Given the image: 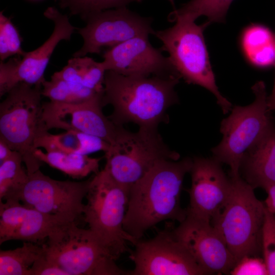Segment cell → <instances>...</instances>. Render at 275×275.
I'll list each match as a JSON object with an SVG mask.
<instances>
[{
	"instance_id": "26",
	"label": "cell",
	"mask_w": 275,
	"mask_h": 275,
	"mask_svg": "<svg viewBox=\"0 0 275 275\" xmlns=\"http://www.w3.org/2000/svg\"><path fill=\"white\" fill-rule=\"evenodd\" d=\"M42 96L49 101L62 103H78L103 93H98L81 85L70 82L52 75L42 85Z\"/></svg>"
},
{
	"instance_id": "19",
	"label": "cell",
	"mask_w": 275,
	"mask_h": 275,
	"mask_svg": "<svg viewBox=\"0 0 275 275\" xmlns=\"http://www.w3.org/2000/svg\"><path fill=\"white\" fill-rule=\"evenodd\" d=\"M110 145L98 136L73 130H66L57 134L47 131L36 140L35 147L36 149L42 148L46 152L89 155L98 151L105 153Z\"/></svg>"
},
{
	"instance_id": "16",
	"label": "cell",
	"mask_w": 275,
	"mask_h": 275,
	"mask_svg": "<svg viewBox=\"0 0 275 275\" xmlns=\"http://www.w3.org/2000/svg\"><path fill=\"white\" fill-rule=\"evenodd\" d=\"M221 164L213 157L193 159L187 214L211 222L222 209L230 194L231 180Z\"/></svg>"
},
{
	"instance_id": "7",
	"label": "cell",
	"mask_w": 275,
	"mask_h": 275,
	"mask_svg": "<svg viewBox=\"0 0 275 275\" xmlns=\"http://www.w3.org/2000/svg\"><path fill=\"white\" fill-rule=\"evenodd\" d=\"M252 89L254 101L246 106H234L221 122V142L211 150L214 158L229 166L232 177L240 176L241 161L246 152L274 125L264 82L258 81Z\"/></svg>"
},
{
	"instance_id": "25",
	"label": "cell",
	"mask_w": 275,
	"mask_h": 275,
	"mask_svg": "<svg viewBox=\"0 0 275 275\" xmlns=\"http://www.w3.org/2000/svg\"><path fill=\"white\" fill-rule=\"evenodd\" d=\"M21 155L15 151L13 155L0 165V202L15 200L29 179L22 167Z\"/></svg>"
},
{
	"instance_id": "21",
	"label": "cell",
	"mask_w": 275,
	"mask_h": 275,
	"mask_svg": "<svg viewBox=\"0 0 275 275\" xmlns=\"http://www.w3.org/2000/svg\"><path fill=\"white\" fill-rule=\"evenodd\" d=\"M34 155L42 163L74 179H81L91 174L98 173L99 162L101 159V158L77 153L44 152L40 148L35 150Z\"/></svg>"
},
{
	"instance_id": "14",
	"label": "cell",
	"mask_w": 275,
	"mask_h": 275,
	"mask_svg": "<svg viewBox=\"0 0 275 275\" xmlns=\"http://www.w3.org/2000/svg\"><path fill=\"white\" fill-rule=\"evenodd\" d=\"M103 95L78 103L43 102V119L47 129L76 131L98 136L112 145L123 126L103 113Z\"/></svg>"
},
{
	"instance_id": "37",
	"label": "cell",
	"mask_w": 275,
	"mask_h": 275,
	"mask_svg": "<svg viewBox=\"0 0 275 275\" xmlns=\"http://www.w3.org/2000/svg\"><path fill=\"white\" fill-rule=\"evenodd\" d=\"M169 2L171 4L173 7L175 8V3H174V0H168Z\"/></svg>"
},
{
	"instance_id": "8",
	"label": "cell",
	"mask_w": 275,
	"mask_h": 275,
	"mask_svg": "<svg viewBox=\"0 0 275 275\" xmlns=\"http://www.w3.org/2000/svg\"><path fill=\"white\" fill-rule=\"evenodd\" d=\"M104 157V169L129 190L157 162L178 160L180 155L166 144L157 128L139 127L131 132L122 127Z\"/></svg>"
},
{
	"instance_id": "2",
	"label": "cell",
	"mask_w": 275,
	"mask_h": 275,
	"mask_svg": "<svg viewBox=\"0 0 275 275\" xmlns=\"http://www.w3.org/2000/svg\"><path fill=\"white\" fill-rule=\"evenodd\" d=\"M180 78L179 74L132 76L106 71L102 102L113 108L108 117L118 126L157 128L169 121L167 111L179 101L175 88Z\"/></svg>"
},
{
	"instance_id": "38",
	"label": "cell",
	"mask_w": 275,
	"mask_h": 275,
	"mask_svg": "<svg viewBox=\"0 0 275 275\" xmlns=\"http://www.w3.org/2000/svg\"><path fill=\"white\" fill-rule=\"evenodd\" d=\"M274 111H275V108H274Z\"/></svg>"
},
{
	"instance_id": "32",
	"label": "cell",
	"mask_w": 275,
	"mask_h": 275,
	"mask_svg": "<svg viewBox=\"0 0 275 275\" xmlns=\"http://www.w3.org/2000/svg\"><path fill=\"white\" fill-rule=\"evenodd\" d=\"M232 275H268L263 258L257 256H248L239 259L231 270Z\"/></svg>"
},
{
	"instance_id": "3",
	"label": "cell",
	"mask_w": 275,
	"mask_h": 275,
	"mask_svg": "<svg viewBox=\"0 0 275 275\" xmlns=\"http://www.w3.org/2000/svg\"><path fill=\"white\" fill-rule=\"evenodd\" d=\"M128 193L103 169L91 179L84 206L88 229L116 261L131 252L127 242L134 245L136 241L123 228Z\"/></svg>"
},
{
	"instance_id": "1",
	"label": "cell",
	"mask_w": 275,
	"mask_h": 275,
	"mask_svg": "<svg viewBox=\"0 0 275 275\" xmlns=\"http://www.w3.org/2000/svg\"><path fill=\"white\" fill-rule=\"evenodd\" d=\"M193 159H164L157 162L129 189L123 222L124 230L136 240L161 222L180 223L186 215L181 206L183 181Z\"/></svg>"
},
{
	"instance_id": "4",
	"label": "cell",
	"mask_w": 275,
	"mask_h": 275,
	"mask_svg": "<svg viewBox=\"0 0 275 275\" xmlns=\"http://www.w3.org/2000/svg\"><path fill=\"white\" fill-rule=\"evenodd\" d=\"M42 86L19 83L0 103V139L22 156L28 175L42 164L34 155L36 140L49 130L43 119Z\"/></svg>"
},
{
	"instance_id": "36",
	"label": "cell",
	"mask_w": 275,
	"mask_h": 275,
	"mask_svg": "<svg viewBox=\"0 0 275 275\" xmlns=\"http://www.w3.org/2000/svg\"><path fill=\"white\" fill-rule=\"evenodd\" d=\"M267 101L269 110L270 111H273L275 108V79L271 93L268 96Z\"/></svg>"
},
{
	"instance_id": "30",
	"label": "cell",
	"mask_w": 275,
	"mask_h": 275,
	"mask_svg": "<svg viewBox=\"0 0 275 275\" xmlns=\"http://www.w3.org/2000/svg\"><path fill=\"white\" fill-rule=\"evenodd\" d=\"M261 250L268 275H275V214L265 207L261 233Z\"/></svg>"
},
{
	"instance_id": "9",
	"label": "cell",
	"mask_w": 275,
	"mask_h": 275,
	"mask_svg": "<svg viewBox=\"0 0 275 275\" xmlns=\"http://www.w3.org/2000/svg\"><path fill=\"white\" fill-rule=\"evenodd\" d=\"M46 256L68 275H126L89 229L76 221L59 226L43 244Z\"/></svg>"
},
{
	"instance_id": "6",
	"label": "cell",
	"mask_w": 275,
	"mask_h": 275,
	"mask_svg": "<svg viewBox=\"0 0 275 275\" xmlns=\"http://www.w3.org/2000/svg\"><path fill=\"white\" fill-rule=\"evenodd\" d=\"M172 27L155 31L162 43L160 48L169 54L172 65L186 82L200 86L212 93L224 114L231 111L232 104L220 93L209 61L203 32L209 25L195 21H175Z\"/></svg>"
},
{
	"instance_id": "31",
	"label": "cell",
	"mask_w": 275,
	"mask_h": 275,
	"mask_svg": "<svg viewBox=\"0 0 275 275\" xmlns=\"http://www.w3.org/2000/svg\"><path fill=\"white\" fill-rule=\"evenodd\" d=\"M274 42L270 31L259 25L248 29L242 37L243 49L250 60Z\"/></svg>"
},
{
	"instance_id": "17",
	"label": "cell",
	"mask_w": 275,
	"mask_h": 275,
	"mask_svg": "<svg viewBox=\"0 0 275 275\" xmlns=\"http://www.w3.org/2000/svg\"><path fill=\"white\" fill-rule=\"evenodd\" d=\"M148 37H135L106 48L102 62L105 70L132 76L179 74L168 57L154 47Z\"/></svg>"
},
{
	"instance_id": "33",
	"label": "cell",
	"mask_w": 275,
	"mask_h": 275,
	"mask_svg": "<svg viewBox=\"0 0 275 275\" xmlns=\"http://www.w3.org/2000/svg\"><path fill=\"white\" fill-rule=\"evenodd\" d=\"M29 275H68L57 263L44 254L31 267Z\"/></svg>"
},
{
	"instance_id": "15",
	"label": "cell",
	"mask_w": 275,
	"mask_h": 275,
	"mask_svg": "<svg viewBox=\"0 0 275 275\" xmlns=\"http://www.w3.org/2000/svg\"><path fill=\"white\" fill-rule=\"evenodd\" d=\"M173 231L208 274H229L237 262L210 221L187 214Z\"/></svg>"
},
{
	"instance_id": "24",
	"label": "cell",
	"mask_w": 275,
	"mask_h": 275,
	"mask_svg": "<svg viewBox=\"0 0 275 275\" xmlns=\"http://www.w3.org/2000/svg\"><path fill=\"white\" fill-rule=\"evenodd\" d=\"M44 252L43 244L27 241L13 250H1L0 275H29L31 267Z\"/></svg>"
},
{
	"instance_id": "35",
	"label": "cell",
	"mask_w": 275,
	"mask_h": 275,
	"mask_svg": "<svg viewBox=\"0 0 275 275\" xmlns=\"http://www.w3.org/2000/svg\"><path fill=\"white\" fill-rule=\"evenodd\" d=\"M15 151L12 150L2 139H0V161L1 163L11 157Z\"/></svg>"
},
{
	"instance_id": "27",
	"label": "cell",
	"mask_w": 275,
	"mask_h": 275,
	"mask_svg": "<svg viewBox=\"0 0 275 275\" xmlns=\"http://www.w3.org/2000/svg\"><path fill=\"white\" fill-rule=\"evenodd\" d=\"M28 206L15 200L0 202V244L10 238L21 224L29 209Z\"/></svg>"
},
{
	"instance_id": "34",
	"label": "cell",
	"mask_w": 275,
	"mask_h": 275,
	"mask_svg": "<svg viewBox=\"0 0 275 275\" xmlns=\"http://www.w3.org/2000/svg\"><path fill=\"white\" fill-rule=\"evenodd\" d=\"M267 194L264 204L266 209L270 212L275 214V184L265 189Z\"/></svg>"
},
{
	"instance_id": "28",
	"label": "cell",
	"mask_w": 275,
	"mask_h": 275,
	"mask_svg": "<svg viewBox=\"0 0 275 275\" xmlns=\"http://www.w3.org/2000/svg\"><path fill=\"white\" fill-rule=\"evenodd\" d=\"M144 0H60L61 8L67 9L71 15L85 20L89 15L103 10L127 7L130 3Z\"/></svg>"
},
{
	"instance_id": "22",
	"label": "cell",
	"mask_w": 275,
	"mask_h": 275,
	"mask_svg": "<svg viewBox=\"0 0 275 275\" xmlns=\"http://www.w3.org/2000/svg\"><path fill=\"white\" fill-rule=\"evenodd\" d=\"M70 222L55 215L29 208L22 222L10 240H18L38 243L48 238L59 226Z\"/></svg>"
},
{
	"instance_id": "12",
	"label": "cell",
	"mask_w": 275,
	"mask_h": 275,
	"mask_svg": "<svg viewBox=\"0 0 275 275\" xmlns=\"http://www.w3.org/2000/svg\"><path fill=\"white\" fill-rule=\"evenodd\" d=\"M90 180H57L39 170L29 175L27 182L15 200L41 212L77 221L82 215L83 200Z\"/></svg>"
},
{
	"instance_id": "20",
	"label": "cell",
	"mask_w": 275,
	"mask_h": 275,
	"mask_svg": "<svg viewBox=\"0 0 275 275\" xmlns=\"http://www.w3.org/2000/svg\"><path fill=\"white\" fill-rule=\"evenodd\" d=\"M106 70L103 63L84 56L73 57L52 75L65 81L79 84L98 93L104 92Z\"/></svg>"
},
{
	"instance_id": "11",
	"label": "cell",
	"mask_w": 275,
	"mask_h": 275,
	"mask_svg": "<svg viewBox=\"0 0 275 275\" xmlns=\"http://www.w3.org/2000/svg\"><path fill=\"white\" fill-rule=\"evenodd\" d=\"M133 245L129 255L134 264L131 275L208 274L177 239L170 227L151 239L137 240Z\"/></svg>"
},
{
	"instance_id": "10",
	"label": "cell",
	"mask_w": 275,
	"mask_h": 275,
	"mask_svg": "<svg viewBox=\"0 0 275 275\" xmlns=\"http://www.w3.org/2000/svg\"><path fill=\"white\" fill-rule=\"evenodd\" d=\"M86 25L77 29L83 45L73 57L88 53L100 54L104 47L109 48L137 37L154 34L152 19L143 17L122 7L103 10L89 15Z\"/></svg>"
},
{
	"instance_id": "5",
	"label": "cell",
	"mask_w": 275,
	"mask_h": 275,
	"mask_svg": "<svg viewBox=\"0 0 275 275\" xmlns=\"http://www.w3.org/2000/svg\"><path fill=\"white\" fill-rule=\"evenodd\" d=\"M231 180L229 197L211 224L237 262L245 256H257L261 249L265 206L240 176Z\"/></svg>"
},
{
	"instance_id": "23",
	"label": "cell",
	"mask_w": 275,
	"mask_h": 275,
	"mask_svg": "<svg viewBox=\"0 0 275 275\" xmlns=\"http://www.w3.org/2000/svg\"><path fill=\"white\" fill-rule=\"evenodd\" d=\"M233 0H190L180 8L174 9L168 16V20L195 21L201 16H206L207 22H225L226 16Z\"/></svg>"
},
{
	"instance_id": "18",
	"label": "cell",
	"mask_w": 275,
	"mask_h": 275,
	"mask_svg": "<svg viewBox=\"0 0 275 275\" xmlns=\"http://www.w3.org/2000/svg\"><path fill=\"white\" fill-rule=\"evenodd\" d=\"M240 171L254 189L275 184V126L244 154Z\"/></svg>"
},
{
	"instance_id": "29",
	"label": "cell",
	"mask_w": 275,
	"mask_h": 275,
	"mask_svg": "<svg viewBox=\"0 0 275 275\" xmlns=\"http://www.w3.org/2000/svg\"><path fill=\"white\" fill-rule=\"evenodd\" d=\"M21 46V38L11 19L0 13V59L4 62L9 57L25 53Z\"/></svg>"
},
{
	"instance_id": "13",
	"label": "cell",
	"mask_w": 275,
	"mask_h": 275,
	"mask_svg": "<svg viewBox=\"0 0 275 275\" xmlns=\"http://www.w3.org/2000/svg\"><path fill=\"white\" fill-rule=\"evenodd\" d=\"M44 16L54 24L53 31L43 44L36 49L25 52L23 56L10 59L0 64V96L6 95L19 83L41 86L45 80L44 73L51 55L62 40H70L76 28L67 15L54 7H48Z\"/></svg>"
}]
</instances>
